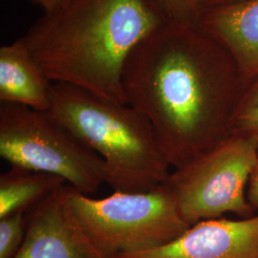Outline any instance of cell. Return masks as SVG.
Listing matches in <instances>:
<instances>
[{"mask_svg": "<svg viewBox=\"0 0 258 258\" xmlns=\"http://www.w3.org/2000/svg\"><path fill=\"white\" fill-rule=\"evenodd\" d=\"M122 84L127 104L150 121L173 169L231 134L244 85L201 28L168 20L131 53Z\"/></svg>", "mask_w": 258, "mask_h": 258, "instance_id": "cell-1", "label": "cell"}, {"mask_svg": "<svg viewBox=\"0 0 258 258\" xmlns=\"http://www.w3.org/2000/svg\"><path fill=\"white\" fill-rule=\"evenodd\" d=\"M166 21L153 0H63L21 37L52 83L126 104L125 63Z\"/></svg>", "mask_w": 258, "mask_h": 258, "instance_id": "cell-2", "label": "cell"}, {"mask_svg": "<svg viewBox=\"0 0 258 258\" xmlns=\"http://www.w3.org/2000/svg\"><path fill=\"white\" fill-rule=\"evenodd\" d=\"M46 112L102 158L115 191L143 192L166 182L170 166L154 129L131 105L53 83Z\"/></svg>", "mask_w": 258, "mask_h": 258, "instance_id": "cell-3", "label": "cell"}, {"mask_svg": "<svg viewBox=\"0 0 258 258\" xmlns=\"http://www.w3.org/2000/svg\"><path fill=\"white\" fill-rule=\"evenodd\" d=\"M61 192L78 227L107 257L162 246L190 227L166 182L148 191H114L102 199L68 184Z\"/></svg>", "mask_w": 258, "mask_h": 258, "instance_id": "cell-4", "label": "cell"}, {"mask_svg": "<svg viewBox=\"0 0 258 258\" xmlns=\"http://www.w3.org/2000/svg\"><path fill=\"white\" fill-rule=\"evenodd\" d=\"M0 156L11 166L58 176L90 195L107 184L104 161L47 112L1 103Z\"/></svg>", "mask_w": 258, "mask_h": 258, "instance_id": "cell-5", "label": "cell"}, {"mask_svg": "<svg viewBox=\"0 0 258 258\" xmlns=\"http://www.w3.org/2000/svg\"><path fill=\"white\" fill-rule=\"evenodd\" d=\"M257 161V139L230 134L170 171L166 183L190 226L228 213L246 218L257 213L247 198L249 176Z\"/></svg>", "mask_w": 258, "mask_h": 258, "instance_id": "cell-6", "label": "cell"}, {"mask_svg": "<svg viewBox=\"0 0 258 258\" xmlns=\"http://www.w3.org/2000/svg\"><path fill=\"white\" fill-rule=\"evenodd\" d=\"M114 258H258V213L197 222L162 246Z\"/></svg>", "mask_w": 258, "mask_h": 258, "instance_id": "cell-7", "label": "cell"}, {"mask_svg": "<svg viewBox=\"0 0 258 258\" xmlns=\"http://www.w3.org/2000/svg\"><path fill=\"white\" fill-rule=\"evenodd\" d=\"M61 187L27 212L26 235L14 258H109L78 227L65 206Z\"/></svg>", "mask_w": 258, "mask_h": 258, "instance_id": "cell-8", "label": "cell"}, {"mask_svg": "<svg viewBox=\"0 0 258 258\" xmlns=\"http://www.w3.org/2000/svg\"><path fill=\"white\" fill-rule=\"evenodd\" d=\"M198 26L231 53L241 81L258 76V0L204 10Z\"/></svg>", "mask_w": 258, "mask_h": 258, "instance_id": "cell-9", "label": "cell"}, {"mask_svg": "<svg viewBox=\"0 0 258 258\" xmlns=\"http://www.w3.org/2000/svg\"><path fill=\"white\" fill-rule=\"evenodd\" d=\"M52 82L22 37L0 48V102L46 112Z\"/></svg>", "mask_w": 258, "mask_h": 258, "instance_id": "cell-10", "label": "cell"}, {"mask_svg": "<svg viewBox=\"0 0 258 258\" xmlns=\"http://www.w3.org/2000/svg\"><path fill=\"white\" fill-rule=\"evenodd\" d=\"M65 184L58 176L11 166L0 176V218L29 212Z\"/></svg>", "mask_w": 258, "mask_h": 258, "instance_id": "cell-11", "label": "cell"}, {"mask_svg": "<svg viewBox=\"0 0 258 258\" xmlns=\"http://www.w3.org/2000/svg\"><path fill=\"white\" fill-rule=\"evenodd\" d=\"M241 93L231 121V134L258 140V76Z\"/></svg>", "mask_w": 258, "mask_h": 258, "instance_id": "cell-12", "label": "cell"}, {"mask_svg": "<svg viewBox=\"0 0 258 258\" xmlns=\"http://www.w3.org/2000/svg\"><path fill=\"white\" fill-rule=\"evenodd\" d=\"M27 231V212L12 213L0 218V258H14Z\"/></svg>", "mask_w": 258, "mask_h": 258, "instance_id": "cell-13", "label": "cell"}, {"mask_svg": "<svg viewBox=\"0 0 258 258\" xmlns=\"http://www.w3.org/2000/svg\"><path fill=\"white\" fill-rule=\"evenodd\" d=\"M168 21L198 25L203 12L199 0H153Z\"/></svg>", "mask_w": 258, "mask_h": 258, "instance_id": "cell-14", "label": "cell"}, {"mask_svg": "<svg viewBox=\"0 0 258 258\" xmlns=\"http://www.w3.org/2000/svg\"><path fill=\"white\" fill-rule=\"evenodd\" d=\"M247 198L251 208L258 213V161L249 176Z\"/></svg>", "mask_w": 258, "mask_h": 258, "instance_id": "cell-15", "label": "cell"}, {"mask_svg": "<svg viewBox=\"0 0 258 258\" xmlns=\"http://www.w3.org/2000/svg\"><path fill=\"white\" fill-rule=\"evenodd\" d=\"M32 4L37 6L43 11V13L49 12L54 9L58 4H60L63 0H30Z\"/></svg>", "mask_w": 258, "mask_h": 258, "instance_id": "cell-16", "label": "cell"}, {"mask_svg": "<svg viewBox=\"0 0 258 258\" xmlns=\"http://www.w3.org/2000/svg\"><path fill=\"white\" fill-rule=\"evenodd\" d=\"M199 1H200V4H201L204 11V10L211 8V7L221 5L222 3L226 0H199Z\"/></svg>", "mask_w": 258, "mask_h": 258, "instance_id": "cell-17", "label": "cell"}]
</instances>
